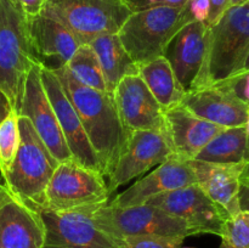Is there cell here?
I'll return each instance as SVG.
<instances>
[{
	"instance_id": "1",
	"label": "cell",
	"mask_w": 249,
	"mask_h": 248,
	"mask_svg": "<svg viewBox=\"0 0 249 248\" xmlns=\"http://www.w3.org/2000/svg\"><path fill=\"white\" fill-rule=\"evenodd\" d=\"M53 71L77 111L101 165L102 174L107 177L118 159L128 134L119 119L113 97L108 92L97 91L78 83L65 66Z\"/></svg>"
},
{
	"instance_id": "2",
	"label": "cell",
	"mask_w": 249,
	"mask_h": 248,
	"mask_svg": "<svg viewBox=\"0 0 249 248\" xmlns=\"http://www.w3.org/2000/svg\"><path fill=\"white\" fill-rule=\"evenodd\" d=\"M36 62L28 17L14 0H0V90L18 116L24 83Z\"/></svg>"
},
{
	"instance_id": "3",
	"label": "cell",
	"mask_w": 249,
	"mask_h": 248,
	"mask_svg": "<svg viewBox=\"0 0 249 248\" xmlns=\"http://www.w3.org/2000/svg\"><path fill=\"white\" fill-rule=\"evenodd\" d=\"M19 146L7 172L1 175L7 191L34 211L43 209L45 190L58 162L34 130L27 117L19 116Z\"/></svg>"
},
{
	"instance_id": "4",
	"label": "cell",
	"mask_w": 249,
	"mask_h": 248,
	"mask_svg": "<svg viewBox=\"0 0 249 248\" xmlns=\"http://www.w3.org/2000/svg\"><path fill=\"white\" fill-rule=\"evenodd\" d=\"M249 55V4L230 6L209 27L208 50L195 89L218 84L242 72Z\"/></svg>"
},
{
	"instance_id": "5",
	"label": "cell",
	"mask_w": 249,
	"mask_h": 248,
	"mask_svg": "<svg viewBox=\"0 0 249 248\" xmlns=\"http://www.w3.org/2000/svg\"><path fill=\"white\" fill-rule=\"evenodd\" d=\"M90 215L100 230L117 241L128 236H162L185 240L189 236L198 235L182 219L147 203L131 207H113L106 203L92 209Z\"/></svg>"
},
{
	"instance_id": "6",
	"label": "cell",
	"mask_w": 249,
	"mask_h": 248,
	"mask_svg": "<svg viewBox=\"0 0 249 248\" xmlns=\"http://www.w3.org/2000/svg\"><path fill=\"white\" fill-rule=\"evenodd\" d=\"M182 6H155L133 11L118 31L124 49L138 65L160 57L182 22Z\"/></svg>"
},
{
	"instance_id": "7",
	"label": "cell",
	"mask_w": 249,
	"mask_h": 248,
	"mask_svg": "<svg viewBox=\"0 0 249 248\" xmlns=\"http://www.w3.org/2000/svg\"><path fill=\"white\" fill-rule=\"evenodd\" d=\"M105 177L73 158L60 162L46 186L43 209L79 211L108 203L111 192Z\"/></svg>"
},
{
	"instance_id": "8",
	"label": "cell",
	"mask_w": 249,
	"mask_h": 248,
	"mask_svg": "<svg viewBox=\"0 0 249 248\" xmlns=\"http://www.w3.org/2000/svg\"><path fill=\"white\" fill-rule=\"evenodd\" d=\"M43 11L87 44L102 34H117L131 10L123 0H45Z\"/></svg>"
},
{
	"instance_id": "9",
	"label": "cell",
	"mask_w": 249,
	"mask_h": 248,
	"mask_svg": "<svg viewBox=\"0 0 249 248\" xmlns=\"http://www.w3.org/2000/svg\"><path fill=\"white\" fill-rule=\"evenodd\" d=\"M92 209L39 211L45 230L43 248H121V241L95 225Z\"/></svg>"
},
{
	"instance_id": "10",
	"label": "cell",
	"mask_w": 249,
	"mask_h": 248,
	"mask_svg": "<svg viewBox=\"0 0 249 248\" xmlns=\"http://www.w3.org/2000/svg\"><path fill=\"white\" fill-rule=\"evenodd\" d=\"M173 155L167 136L162 131H128L116 164L107 177L111 194L134 177L160 165Z\"/></svg>"
},
{
	"instance_id": "11",
	"label": "cell",
	"mask_w": 249,
	"mask_h": 248,
	"mask_svg": "<svg viewBox=\"0 0 249 248\" xmlns=\"http://www.w3.org/2000/svg\"><path fill=\"white\" fill-rule=\"evenodd\" d=\"M186 221L201 233L220 236L229 215L197 184L157 195L146 202Z\"/></svg>"
},
{
	"instance_id": "12",
	"label": "cell",
	"mask_w": 249,
	"mask_h": 248,
	"mask_svg": "<svg viewBox=\"0 0 249 248\" xmlns=\"http://www.w3.org/2000/svg\"><path fill=\"white\" fill-rule=\"evenodd\" d=\"M41 63L36 62L24 83L19 116L27 117L34 130L58 163L71 159L72 155L63 138L57 117L41 82Z\"/></svg>"
},
{
	"instance_id": "13",
	"label": "cell",
	"mask_w": 249,
	"mask_h": 248,
	"mask_svg": "<svg viewBox=\"0 0 249 248\" xmlns=\"http://www.w3.org/2000/svg\"><path fill=\"white\" fill-rule=\"evenodd\" d=\"M119 119L126 131L164 133V111L139 74L125 75L112 92Z\"/></svg>"
},
{
	"instance_id": "14",
	"label": "cell",
	"mask_w": 249,
	"mask_h": 248,
	"mask_svg": "<svg viewBox=\"0 0 249 248\" xmlns=\"http://www.w3.org/2000/svg\"><path fill=\"white\" fill-rule=\"evenodd\" d=\"M41 82L51 102L63 138L73 159L80 164L102 173L101 165L91 147L77 111L66 95L62 84L53 70L41 65Z\"/></svg>"
},
{
	"instance_id": "15",
	"label": "cell",
	"mask_w": 249,
	"mask_h": 248,
	"mask_svg": "<svg viewBox=\"0 0 249 248\" xmlns=\"http://www.w3.org/2000/svg\"><path fill=\"white\" fill-rule=\"evenodd\" d=\"M208 38L209 27L202 22H191L180 28L165 48L163 56L185 91L194 90L201 77Z\"/></svg>"
},
{
	"instance_id": "16",
	"label": "cell",
	"mask_w": 249,
	"mask_h": 248,
	"mask_svg": "<svg viewBox=\"0 0 249 248\" xmlns=\"http://www.w3.org/2000/svg\"><path fill=\"white\" fill-rule=\"evenodd\" d=\"M197 184L191 160L172 155L152 173L134 182L129 189L118 194L111 202L113 207H131L145 204L153 196Z\"/></svg>"
},
{
	"instance_id": "17",
	"label": "cell",
	"mask_w": 249,
	"mask_h": 248,
	"mask_svg": "<svg viewBox=\"0 0 249 248\" xmlns=\"http://www.w3.org/2000/svg\"><path fill=\"white\" fill-rule=\"evenodd\" d=\"M45 230L39 212L5 187L0 199V248H43Z\"/></svg>"
},
{
	"instance_id": "18",
	"label": "cell",
	"mask_w": 249,
	"mask_h": 248,
	"mask_svg": "<svg viewBox=\"0 0 249 248\" xmlns=\"http://www.w3.org/2000/svg\"><path fill=\"white\" fill-rule=\"evenodd\" d=\"M179 106L198 118L225 128L245 125L249 112L242 101L219 85L186 91Z\"/></svg>"
},
{
	"instance_id": "19",
	"label": "cell",
	"mask_w": 249,
	"mask_h": 248,
	"mask_svg": "<svg viewBox=\"0 0 249 248\" xmlns=\"http://www.w3.org/2000/svg\"><path fill=\"white\" fill-rule=\"evenodd\" d=\"M225 129V126L194 116L181 106L164 112L163 134L169 141L173 155L182 159H194L212 139Z\"/></svg>"
},
{
	"instance_id": "20",
	"label": "cell",
	"mask_w": 249,
	"mask_h": 248,
	"mask_svg": "<svg viewBox=\"0 0 249 248\" xmlns=\"http://www.w3.org/2000/svg\"><path fill=\"white\" fill-rule=\"evenodd\" d=\"M28 28L34 55L43 66L53 60L55 68L63 67L82 45L65 24L44 11L28 18Z\"/></svg>"
},
{
	"instance_id": "21",
	"label": "cell",
	"mask_w": 249,
	"mask_h": 248,
	"mask_svg": "<svg viewBox=\"0 0 249 248\" xmlns=\"http://www.w3.org/2000/svg\"><path fill=\"white\" fill-rule=\"evenodd\" d=\"M197 185L204 194L228 213L229 218L241 211L238 192L243 165H224L215 163L191 160Z\"/></svg>"
},
{
	"instance_id": "22",
	"label": "cell",
	"mask_w": 249,
	"mask_h": 248,
	"mask_svg": "<svg viewBox=\"0 0 249 248\" xmlns=\"http://www.w3.org/2000/svg\"><path fill=\"white\" fill-rule=\"evenodd\" d=\"M89 44L99 58L108 94L112 95L122 78L139 74V65L126 53L118 34H102Z\"/></svg>"
},
{
	"instance_id": "23",
	"label": "cell",
	"mask_w": 249,
	"mask_h": 248,
	"mask_svg": "<svg viewBox=\"0 0 249 248\" xmlns=\"http://www.w3.org/2000/svg\"><path fill=\"white\" fill-rule=\"evenodd\" d=\"M139 75L164 112L181 104L186 91L180 85L164 56L139 65Z\"/></svg>"
},
{
	"instance_id": "24",
	"label": "cell",
	"mask_w": 249,
	"mask_h": 248,
	"mask_svg": "<svg viewBox=\"0 0 249 248\" xmlns=\"http://www.w3.org/2000/svg\"><path fill=\"white\" fill-rule=\"evenodd\" d=\"M248 140L245 125L226 128L212 139L194 159L224 165L245 164Z\"/></svg>"
},
{
	"instance_id": "25",
	"label": "cell",
	"mask_w": 249,
	"mask_h": 248,
	"mask_svg": "<svg viewBox=\"0 0 249 248\" xmlns=\"http://www.w3.org/2000/svg\"><path fill=\"white\" fill-rule=\"evenodd\" d=\"M65 67L80 84L97 91L107 92L106 82L99 58L89 43L82 44L66 63Z\"/></svg>"
},
{
	"instance_id": "26",
	"label": "cell",
	"mask_w": 249,
	"mask_h": 248,
	"mask_svg": "<svg viewBox=\"0 0 249 248\" xmlns=\"http://www.w3.org/2000/svg\"><path fill=\"white\" fill-rule=\"evenodd\" d=\"M19 116L15 111L0 123V173L4 175L12 164L19 146Z\"/></svg>"
},
{
	"instance_id": "27",
	"label": "cell",
	"mask_w": 249,
	"mask_h": 248,
	"mask_svg": "<svg viewBox=\"0 0 249 248\" xmlns=\"http://www.w3.org/2000/svg\"><path fill=\"white\" fill-rule=\"evenodd\" d=\"M220 237L231 248H249V214L240 212L228 218Z\"/></svg>"
},
{
	"instance_id": "28",
	"label": "cell",
	"mask_w": 249,
	"mask_h": 248,
	"mask_svg": "<svg viewBox=\"0 0 249 248\" xmlns=\"http://www.w3.org/2000/svg\"><path fill=\"white\" fill-rule=\"evenodd\" d=\"M121 248H179L182 238L162 237V236H128L122 238Z\"/></svg>"
},
{
	"instance_id": "29",
	"label": "cell",
	"mask_w": 249,
	"mask_h": 248,
	"mask_svg": "<svg viewBox=\"0 0 249 248\" xmlns=\"http://www.w3.org/2000/svg\"><path fill=\"white\" fill-rule=\"evenodd\" d=\"M214 85H219L230 91L233 96L237 97L249 108V71H243Z\"/></svg>"
},
{
	"instance_id": "30",
	"label": "cell",
	"mask_w": 249,
	"mask_h": 248,
	"mask_svg": "<svg viewBox=\"0 0 249 248\" xmlns=\"http://www.w3.org/2000/svg\"><path fill=\"white\" fill-rule=\"evenodd\" d=\"M208 14V0H187L182 6V22L184 24L191 23V22H202L206 24Z\"/></svg>"
},
{
	"instance_id": "31",
	"label": "cell",
	"mask_w": 249,
	"mask_h": 248,
	"mask_svg": "<svg viewBox=\"0 0 249 248\" xmlns=\"http://www.w3.org/2000/svg\"><path fill=\"white\" fill-rule=\"evenodd\" d=\"M131 11L148 9L155 6H173L180 7L184 6L187 0H123Z\"/></svg>"
},
{
	"instance_id": "32",
	"label": "cell",
	"mask_w": 249,
	"mask_h": 248,
	"mask_svg": "<svg viewBox=\"0 0 249 248\" xmlns=\"http://www.w3.org/2000/svg\"><path fill=\"white\" fill-rule=\"evenodd\" d=\"M209 2V14L207 19V27H212L219 21L224 12L230 7L229 0H208Z\"/></svg>"
},
{
	"instance_id": "33",
	"label": "cell",
	"mask_w": 249,
	"mask_h": 248,
	"mask_svg": "<svg viewBox=\"0 0 249 248\" xmlns=\"http://www.w3.org/2000/svg\"><path fill=\"white\" fill-rule=\"evenodd\" d=\"M14 1L21 7L28 18L40 15L45 5V0H14Z\"/></svg>"
},
{
	"instance_id": "34",
	"label": "cell",
	"mask_w": 249,
	"mask_h": 248,
	"mask_svg": "<svg viewBox=\"0 0 249 248\" xmlns=\"http://www.w3.org/2000/svg\"><path fill=\"white\" fill-rule=\"evenodd\" d=\"M238 202L241 211L249 214V180H241Z\"/></svg>"
},
{
	"instance_id": "35",
	"label": "cell",
	"mask_w": 249,
	"mask_h": 248,
	"mask_svg": "<svg viewBox=\"0 0 249 248\" xmlns=\"http://www.w3.org/2000/svg\"><path fill=\"white\" fill-rule=\"evenodd\" d=\"M11 111H12V107L11 105H10L9 100H7V97L5 96L4 92L0 90V123L6 118L7 114H9Z\"/></svg>"
},
{
	"instance_id": "36",
	"label": "cell",
	"mask_w": 249,
	"mask_h": 248,
	"mask_svg": "<svg viewBox=\"0 0 249 248\" xmlns=\"http://www.w3.org/2000/svg\"><path fill=\"white\" fill-rule=\"evenodd\" d=\"M241 180H249V140H248L247 158H246L245 165H243L242 173H241Z\"/></svg>"
},
{
	"instance_id": "37",
	"label": "cell",
	"mask_w": 249,
	"mask_h": 248,
	"mask_svg": "<svg viewBox=\"0 0 249 248\" xmlns=\"http://www.w3.org/2000/svg\"><path fill=\"white\" fill-rule=\"evenodd\" d=\"M249 0H229V5L230 6H240V5L247 4Z\"/></svg>"
},
{
	"instance_id": "38",
	"label": "cell",
	"mask_w": 249,
	"mask_h": 248,
	"mask_svg": "<svg viewBox=\"0 0 249 248\" xmlns=\"http://www.w3.org/2000/svg\"><path fill=\"white\" fill-rule=\"evenodd\" d=\"M245 128H246V131H247V135H248V139H249V112H248L247 121H246V124H245Z\"/></svg>"
},
{
	"instance_id": "39",
	"label": "cell",
	"mask_w": 249,
	"mask_h": 248,
	"mask_svg": "<svg viewBox=\"0 0 249 248\" xmlns=\"http://www.w3.org/2000/svg\"><path fill=\"white\" fill-rule=\"evenodd\" d=\"M243 71H249V55H248L247 60H246V62H245V66H243V70H242V72H243Z\"/></svg>"
},
{
	"instance_id": "40",
	"label": "cell",
	"mask_w": 249,
	"mask_h": 248,
	"mask_svg": "<svg viewBox=\"0 0 249 248\" xmlns=\"http://www.w3.org/2000/svg\"><path fill=\"white\" fill-rule=\"evenodd\" d=\"M4 192H5V186H4V185L0 184V199H1V197H2V195H4Z\"/></svg>"
},
{
	"instance_id": "41",
	"label": "cell",
	"mask_w": 249,
	"mask_h": 248,
	"mask_svg": "<svg viewBox=\"0 0 249 248\" xmlns=\"http://www.w3.org/2000/svg\"><path fill=\"white\" fill-rule=\"evenodd\" d=\"M219 248H231V247H230V246H229V245H226L225 242H221L220 247H219Z\"/></svg>"
},
{
	"instance_id": "42",
	"label": "cell",
	"mask_w": 249,
	"mask_h": 248,
	"mask_svg": "<svg viewBox=\"0 0 249 248\" xmlns=\"http://www.w3.org/2000/svg\"><path fill=\"white\" fill-rule=\"evenodd\" d=\"M179 248H195V247H181V246H180Z\"/></svg>"
},
{
	"instance_id": "43",
	"label": "cell",
	"mask_w": 249,
	"mask_h": 248,
	"mask_svg": "<svg viewBox=\"0 0 249 248\" xmlns=\"http://www.w3.org/2000/svg\"><path fill=\"white\" fill-rule=\"evenodd\" d=\"M248 4H249V1H248Z\"/></svg>"
}]
</instances>
